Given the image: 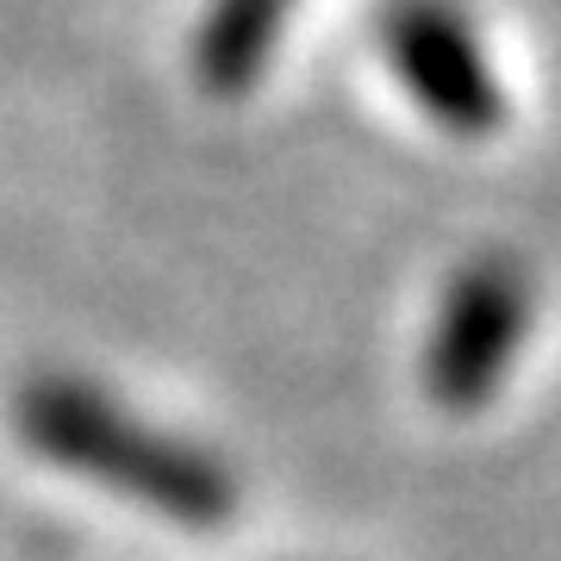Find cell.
<instances>
[{"label":"cell","instance_id":"6da1fadb","mask_svg":"<svg viewBox=\"0 0 561 561\" xmlns=\"http://www.w3.org/2000/svg\"><path fill=\"white\" fill-rule=\"evenodd\" d=\"M13 424L38 461L169 524L213 530L238 512V474L225 468V456L187 443L169 424H150L81 375H32L13 393Z\"/></svg>","mask_w":561,"mask_h":561},{"label":"cell","instance_id":"7a4b0ae2","mask_svg":"<svg viewBox=\"0 0 561 561\" xmlns=\"http://www.w3.org/2000/svg\"><path fill=\"white\" fill-rule=\"evenodd\" d=\"M530 312H537V287L518 256L481 250L474 262H461L431 312L424 393L443 412H481L530 337Z\"/></svg>","mask_w":561,"mask_h":561},{"label":"cell","instance_id":"3957f363","mask_svg":"<svg viewBox=\"0 0 561 561\" xmlns=\"http://www.w3.org/2000/svg\"><path fill=\"white\" fill-rule=\"evenodd\" d=\"M381 57L431 125L456 138H486L505 125L500 69L456 0H387Z\"/></svg>","mask_w":561,"mask_h":561},{"label":"cell","instance_id":"277c9868","mask_svg":"<svg viewBox=\"0 0 561 561\" xmlns=\"http://www.w3.org/2000/svg\"><path fill=\"white\" fill-rule=\"evenodd\" d=\"M300 0H206L194 38H187V69L194 88L213 101H243L280 50V32Z\"/></svg>","mask_w":561,"mask_h":561}]
</instances>
